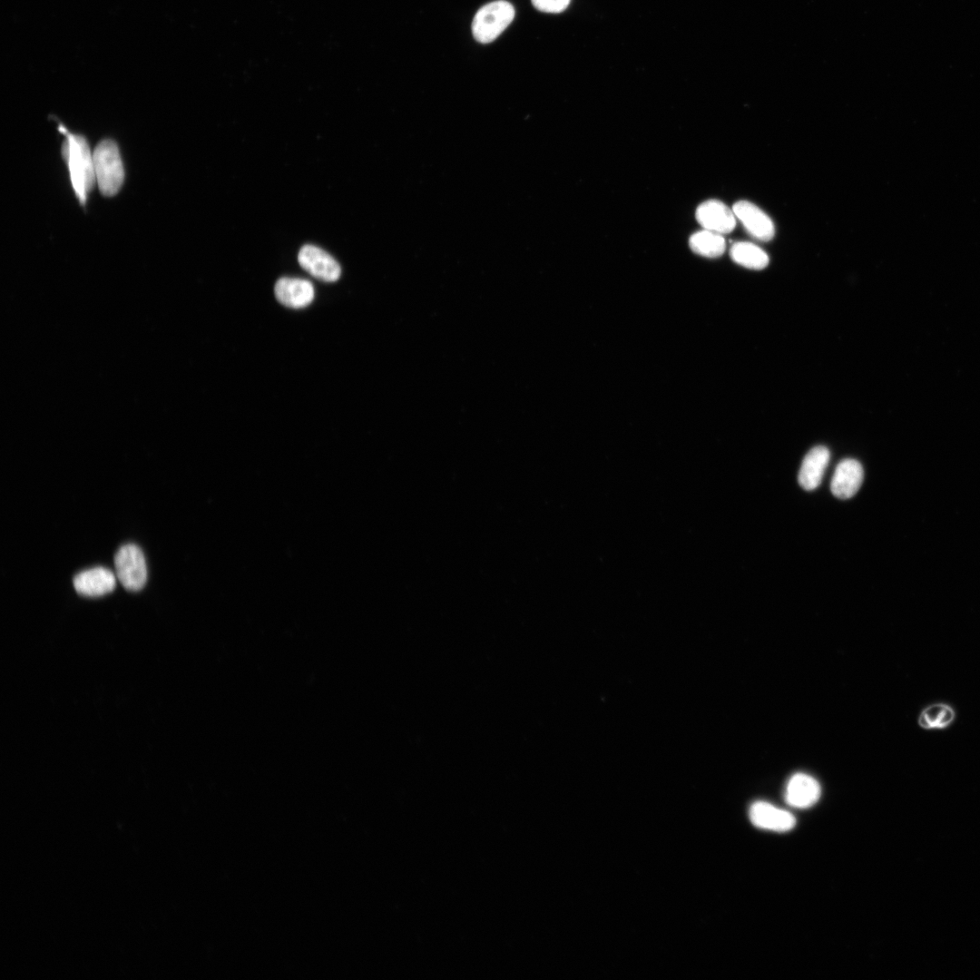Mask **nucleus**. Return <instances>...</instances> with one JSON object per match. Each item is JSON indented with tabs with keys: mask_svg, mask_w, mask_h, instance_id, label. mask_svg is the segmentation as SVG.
Here are the masks:
<instances>
[{
	"mask_svg": "<svg viewBox=\"0 0 980 980\" xmlns=\"http://www.w3.org/2000/svg\"><path fill=\"white\" fill-rule=\"evenodd\" d=\"M60 131L66 135L62 146V155L68 164L74 191L79 201L84 204L96 180L93 155L83 136L69 133L63 126Z\"/></svg>",
	"mask_w": 980,
	"mask_h": 980,
	"instance_id": "1",
	"label": "nucleus"
},
{
	"mask_svg": "<svg viewBox=\"0 0 980 980\" xmlns=\"http://www.w3.org/2000/svg\"><path fill=\"white\" fill-rule=\"evenodd\" d=\"M95 178L101 192L113 196L122 187L124 172L117 144L109 139L100 142L93 154Z\"/></svg>",
	"mask_w": 980,
	"mask_h": 980,
	"instance_id": "2",
	"label": "nucleus"
},
{
	"mask_svg": "<svg viewBox=\"0 0 980 980\" xmlns=\"http://www.w3.org/2000/svg\"><path fill=\"white\" fill-rule=\"evenodd\" d=\"M514 17V6L507 1L497 0L482 6L472 23L475 39L482 44L494 41Z\"/></svg>",
	"mask_w": 980,
	"mask_h": 980,
	"instance_id": "3",
	"label": "nucleus"
},
{
	"mask_svg": "<svg viewBox=\"0 0 980 980\" xmlns=\"http://www.w3.org/2000/svg\"><path fill=\"white\" fill-rule=\"evenodd\" d=\"M117 579L132 592L141 590L147 580V567L142 551L135 544L121 546L114 556Z\"/></svg>",
	"mask_w": 980,
	"mask_h": 980,
	"instance_id": "4",
	"label": "nucleus"
},
{
	"mask_svg": "<svg viewBox=\"0 0 980 980\" xmlns=\"http://www.w3.org/2000/svg\"><path fill=\"white\" fill-rule=\"evenodd\" d=\"M298 260L303 270L322 281L334 282L340 277L341 270L337 260L314 245L303 246L299 250Z\"/></svg>",
	"mask_w": 980,
	"mask_h": 980,
	"instance_id": "5",
	"label": "nucleus"
},
{
	"mask_svg": "<svg viewBox=\"0 0 980 980\" xmlns=\"http://www.w3.org/2000/svg\"><path fill=\"white\" fill-rule=\"evenodd\" d=\"M732 211L745 228L746 231L754 239L762 241L770 240L775 234V228L771 219L758 206L748 201H737Z\"/></svg>",
	"mask_w": 980,
	"mask_h": 980,
	"instance_id": "6",
	"label": "nucleus"
},
{
	"mask_svg": "<svg viewBox=\"0 0 980 980\" xmlns=\"http://www.w3.org/2000/svg\"><path fill=\"white\" fill-rule=\"evenodd\" d=\"M695 217L704 230L722 235L730 233L736 226L733 211L718 200L701 203L696 209Z\"/></svg>",
	"mask_w": 980,
	"mask_h": 980,
	"instance_id": "7",
	"label": "nucleus"
},
{
	"mask_svg": "<svg viewBox=\"0 0 980 980\" xmlns=\"http://www.w3.org/2000/svg\"><path fill=\"white\" fill-rule=\"evenodd\" d=\"M749 816L754 826L775 832L789 831L796 824V818L790 812L765 801L754 802L750 808Z\"/></svg>",
	"mask_w": 980,
	"mask_h": 980,
	"instance_id": "8",
	"label": "nucleus"
},
{
	"mask_svg": "<svg viewBox=\"0 0 980 980\" xmlns=\"http://www.w3.org/2000/svg\"><path fill=\"white\" fill-rule=\"evenodd\" d=\"M863 475V468L858 461L843 459L837 466L831 480L832 494L839 499L851 498L860 488Z\"/></svg>",
	"mask_w": 980,
	"mask_h": 980,
	"instance_id": "9",
	"label": "nucleus"
},
{
	"mask_svg": "<svg viewBox=\"0 0 980 980\" xmlns=\"http://www.w3.org/2000/svg\"><path fill=\"white\" fill-rule=\"evenodd\" d=\"M274 292L279 303L292 309L305 308L314 299L313 285L303 279L280 278L275 284Z\"/></svg>",
	"mask_w": 980,
	"mask_h": 980,
	"instance_id": "10",
	"label": "nucleus"
},
{
	"mask_svg": "<svg viewBox=\"0 0 980 980\" xmlns=\"http://www.w3.org/2000/svg\"><path fill=\"white\" fill-rule=\"evenodd\" d=\"M116 584L114 573L104 567H94L77 573L74 578L75 591L82 595L96 597L111 593Z\"/></svg>",
	"mask_w": 980,
	"mask_h": 980,
	"instance_id": "11",
	"label": "nucleus"
},
{
	"mask_svg": "<svg viewBox=\"0 0 980 980\" xmlns=\"http://www.w3.org/2000/svg\"><path fill=\"white\" fill-rule=\"evenodd\" d=\"M819 783L805 773H796L788 781L785 799L794 808H807L813 806L820 797Z\"/></svg>",
	"mask_w": 980,
	"mask_h": 980,
	"instance_id": "12",
	"label": "nucleus"
},
{
	"mask_svg": "<svg viewBox=\"0 0 980 980\" xmlns=\"http://www.w3.org/2000/svg\"><path fill=\"white\" fill-rule=\"evenodd\" d=\"M829 458L830 453L826 446H818L808 451L799 473V483L803 489L811 491L819 485Z\"/></svg>",
	"mask_w": 980,
	"mask_h": 980,
	"instance_id": "13",
	"label": "nucleus"
},
{
	"mask_svg": "<svg viewBox=\"0 0 980 980\" xmlns=\"http://www.w3.org/2000/svg\"><path fill=\"white\" fill-rule=\"evenodd\" d=\"M689 245L694 253L710 259L720 257L726 249V241L722 234L704 229L690 237Z\"/></svg>",
	"mask_w": 980,
	"mask_h": 980,
	"instance_id": "14",
	"label": "nucleus"
},
{
	"mask_svg": "<svg viewBox=\"0 0 980 980\" xmlns=\"http://www.w3.org/2000/svg\"><path fill=\"white\" fill-rule=\"evenodd\" d=\"M730 255L735 263L747 269L762 270L769 264L767 253L748 241L735 242L730 250Z\"/></svg>",
	"mask_w": 980,
	"mask_h": 980,
	"instance_id": "15",
	"label": "nucleus"
},
{
	"mask_svg": "<svg viewBox=\"0 0 980 980\" xmlns=\"http://www.w3.org/2000/svg\"><path fill=\"white\" fill-rule=\"evenodd\" d=\"M955 718V710L950 705L937 702L926 707L920 712L917 722L924 730H943L949 727Z\"/></svg>",
	"mask_w": 980,
	"mask_h": 980,
	"instance_id": "16",
	"label": "nucleus"
},
{
	"mask_svg": "<svg viewBox=\"0 0 980 980\" xmlns=\"http://www.w3.org/2000/svg\"><path fill=\"white\" fill-rule=\"evenodd\" d=\"M533 5L544 13L557 14L566 9L571 0H531Z\"/></svg>",
	"mask_w": 980,
	"mask_h": 980,
	"instance_id": "17",
	"label": "nucleus"
}]
</instances>
